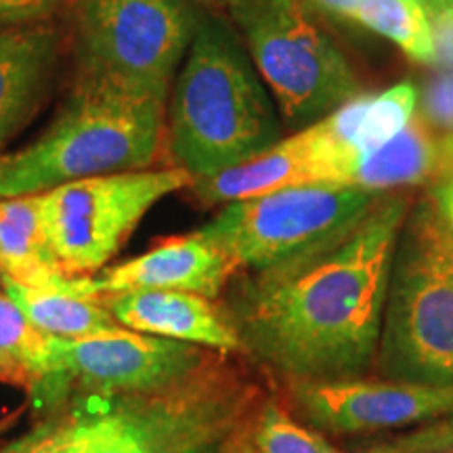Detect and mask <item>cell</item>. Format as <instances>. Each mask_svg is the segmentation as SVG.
Listing matches in <instances>:
<instances>
[{
    "label": "cell",
    "mask_w": 453,
    "mask_h": 453,
    "mask_svg": "<svg viewBox=\"0 0 453 453\" xmlns=\"http://www.w3.org/2000/svg\"><path fill=\"white\" fill-rule=\"evenodd\" d=\"M411 203L403 191L380 194L344 229L243 280L223 304L242 353L283 384L365 376Z\"/></svg>",
    "instance_id": "1"
},
{
    "label": "cell",
    "mask_w": 453,
    "mask_h": 453,
    "mask_svg": "<svg viewBox=\"0 0 453 453\" xmlns=\"http://www.w3.org/2000/svg\"><path fill=\"white\" fill-rule=\"evenodd\" d=\"M258 403L257 384L217 355L170 387L73 395L55 433L70 453H196L242 433Z\"/></svg>",
    "instance_id": "2"
},
{
    "label": "cell",
    "mask_w": 453,
    "mask_h": 453,
    "mask_svg": "<svg viewBox=\"0 0 453 453\" xmlns=\"http://www.w3.org/2000/svg\"><path fill=\"white\" fill-rule=\"evenodd\" d=\"M164 154L166 99L104 73L76 72L65 104L41 137L0 154V200L145 170Z\"/></svg>",
    "instance_id": "3"
},
{
    "label": "cell",
    "mask_w": 453,
    "mask_h": 453,
    "mask_svg": "<svg viewBox=\"0 0 453 453\" xmlns=\"http://www.w3.org/2000/svg\"><path fill=\"white\" fill-rule=\"evenodd\" d=\"M280 141V122L240 44L197 21L166 113V154L197 179L240 166Z\"/></svg>",
    "instance_id": "4"
},
{
    "label": "cell",
    "mask_w": 453,
    "mask_h": 453,
    "mask_svg": "<svg viewBox=\"0 0 453 453\" xmlns=\"http://www.w3.org/2000/svg\"><path fill=\"white\" fill-rule=\"evenodd\" d=\"M373 370L453 388V231L430 196L411 203L396 242Z\"/></svg>",
    "instance_id": "5"
},
{
    "label": "cell",
    "mask_w": 453,
    "mask_h": 453,
    "mask_svg": "<svg viewBox=\"0 0 453 453\" xmlns=\"http://www.w3.org/2000/svg\"><path fill=\"white\" fill-rule=\"evenodd\" d=\"M226 7L292 124L315 120L355 97L353 67L298 0H226Z\"/></svg>",
    "instance_id": "6"
},
{
    "label": "cell",
    "mask_w": 453,
    "mask_h": 453,
    "mask_svg": "<svg viewBox=\"0 0 453 453\" xmlns=\"http://www.w3.org/2000/svg\"><path fill=\"white\" fill-rule=\"evenodd\" d=\"M196 27L185 0H70L67 7L76 72L104 73L162 99Z\"/></svg>",
    "instance_id": "7"
},
{
    "label": "cell",
    "mask_w": 453,
    "mask_h": 453,
    "mask_svg": "<svg viewBox=\"0 0 453 453\" xmlns=\"http://www.w3.org/2000/svg\"><path fill=\"white\" fill-rule=\"evenodd\" d=\"M183 168H145L73 180L41 196L47 237L67 275H93L120 252L162 197L191 187Z\"/></svg>",
    "instance_id": "8"
},
{
    "label": "cell",
    "mask_w": 453,
    "mask_h": 453,
    "mask_svg": "<svg viewBox=\"0 0 453 453\" xmlns=\"http://www.w3.org/2000/svg\"><path fill=\"white\" fill-rule=\"evenodd\" d=\"M380 194L350 185H300L226 203L197 229L237 269L263 271L309 250L370 211Z\"/></svg>",
    "instance_id": "9"
},
{
    "label": "cell",
    "mask_w": 453,
    "mask_h": 453,
    "mask_svg": "<svg viewBox=\"0 0 453 453\" xmlns=\"http://www.w3.org/2000/svg\"><path fill=\"white\" fill-rule=\"evenodd\" d=\"M217 357L197 344L118 327L78 340L50 338L42 376L30 387L36 403L57 407L73 395L156 390L185 380Z\"/></svg>",
    "instance_id": "10"
},
{
    "label": "cell",
    "mask_w": 453,
    "mask_h": 453,
    "mask_svg": "<svg viewBox=\"0 0 453 453\" xmlns=\"http://www.w3.org/2000/svg\"><path fill=\"white\" fill-rule=\"evenodd\" d=\"M286 387L292 411L326 437L376 434L424 426L453 416V388L380 376L296 382Z\"/></svg>",
    "instance_id": "11"
},
{
    "label": "cell",
    "mask_w": 453,
    "mask_h": 453,
    "mask_svg": "<svg viewBox=\"0 0 453 453\" xmlns=\"http://www.w3.org/2000/svg\"><path fill=\"white\" fill-rule=\"evenodd\" d=\"M357 156L340 150L319 122L277 141L265 154L191 183L203 203H231L300 185H349Z\"/></svg>",
    "instance_id": "12"
},
{
    "label": "cell",
    "mask_w": 453,
    "mask_h": 453,
    "mask_svg": "<svg viewBox=\"0 0 453 453\" xmlns=\"http://www.w3.org/2000/svg\"><path fill=\"white\" fill-rule=\"evenodd\" d=\"M235 263L200 231L168 237L141 257L93 275H72L70 286L82 296H105L130 290H174L217 300Z\"/></svg>",
    "instance_id": "13"
},
{
    "label": "cell",
    "mask_w": 453,
    "mask_h": 453,
    "mask_svg": "<svg viewBox=\"0 0 453 453\" xmlns=\"http://www.w3.org/2000/svg\"><path fill=\"white\" fill-rule=\"evenodd\" d=\"M122 327L219 353H242V342L223 307L200 294L174 290H130L99 296Z\"/></svg>",
    "instance_id": "14"
},
{
    "label": "cell",
    "mask_w": 453,
    "mask_h": 453,
    "mask_svg": "<svg viewBox=\"0 0 453 453\" xmlns=\"http://www.w3.org/2000/svg\"><path fill=\"white\" fill-rule=\"evenodd\" d=\"M61 55L53 24L0 26V154L41 111Z\"/></svg>",
    "instance_id": "15"
},
{
    "label": "cell",
    "mask_w": 453,
    "mask_h": 453,
    "mask_svg": "<svg viewBox=\"0 0 453 453\" xmlns=\"http://www.w3.org/2000/svg\"><path fill=\"white\" fill-rule=\"evenodd\" d=\"M0 277L21 286H50L70 277L50 248L38 194L0 200Z\"/></svg>",
    "instance_id": "16"
},
{
    "label": "cell",
    "mask_w": 453,
    "mask_h": 453,
    "mask_svg": "<svg viewBox=\"0 0 453 453\" xmlns=\"http://www.w3.org/2000/svg\"><path fill=\"white\" fill-rule=\"evenodd\" d=\"M437 168L439 137L418 113L388 143L359 156L350 170L349 185L372 194H387L401 187L433 183Z\"/></svg>",
    "instance_id": "17"
},
{
    "label": "cell",
    "mask_w": 453,
    "mask_h": 453,
    "mask_svg": "<svg viewBox=\"0 0 453 453\" xmlns=\"http://www.w3.org/2000/svg\"><path fill=\"white\" fill-rule=\"evenodd\" d=\"M70 277L50 286H21L0 277V288L50 338L78 340L122 327L99 296H82L73 290Z\"/></svg>",
    "instance_id": "18"
},
{
    "label": "cell",
    "mask_w": 453,
    "mask_h": 453,
    "mask_svg": "<svg viewBox=\"0 0 453 453\" xmlns=\"http://www.w3.org/2000/svg\"><path fill=\"white\" fill-rule=\"evenodd\" d=\"M353 24L387 36L418 64L434 65L433 30L420 0H364Z\"/></svg>",
    "instance_id": "19"
},
{
    "label": "cell",
    "mask_w": 453,
    "mask_h": 453,
    "mask_svg": "<svg viewBox=\"0 0 453 453\" xmlns=\"http://www.w3.org/2000/svg\"><path fill=\"white\" fill-rule=\"evenodd\" d=\"M248 453H342L330 437L300 424L277 405L265 401L246 430Z\"/></svg>",
    "instance_id": "20"
},
{
    "label": "cell",
    "mask_w": 453,
    "mask_h": 453,
    "mask_svg": "<svg viewBox=\"0 0 453 453\" xmlns=\"http://www.w3.org/2000/svg\"><path fill=\"white\" fill-rule=\"evenodd\" d=\"M49 350L50 336L38 330L0 288V357L13 365L19 382L32 384L42 376Z\"/></svg>",
    "instance_id": "21"
},
{
    "label": "cell",
    "mask_w": 453,
    "mask_h": 453,
    "mask_svg": "<svg viewBox=\"0 0 453 453\" xmlns=\"http://www.w3.org/2000/svg\"><path fill=\"white\" fill-rule=\"evenodd\" d=\"M416 104L418 88L411 82H401L380 95H372L364 122H361L353 141L355 154H370V151L396 137L410 124L413 111H416Z\"/></svg>",
    "instance_id": "22"
},
{
    "label": "cell",
    "mask_w": 453,
    "mask_h": 453,
    "mask_svg": "<svg viewBox=\"0 0 453 453\" xmlns=\"http://www.w3.org/2000/svg\"><path fill=\"white\" fill-rule=\"evenodd\" d=\"M420 116L433 128L453 133V70H441L424 87Z\"/></svg>",
    "instance_id": "23"
},
{
    "label": "cell",
    "mask_w": 453,
    "mask_h": 453,
    "mask_svg": "<svg viewBox=\"0 0 453 453\" xmlns=\"http://www.w3.org/2000/svg\"><path fill=\"white\" fill-rule=\"evenodd\" d=\"M434 42V65L453 70V0H443L426 11Z\"/></svg>",
    "instance_id": "24"
},
{
    "label": "cell",
    "mask_w": 453,
    "mask_h": 453,
    "mask_svg": "<svg viewBox=\"0 0 453 453\" xmlns=\"http://www.w3.org/2000/svg\"><path fill=\"white\" fill-rule=\"evenodd\" d=\"M65 0H0V26L47 21Z\"/></svg>",
    "instance_id": "25"
},
{
    "label": "cell",
    "mask_w": 453,
    "mask_h": 453,
    "mask_svg": "<svg viewBox=\"0 0 453 453\" xmlns=\"http://www.w3.org/2000/svg\"><path fill=\"white\" fill-rule=\"evenodd\" d=\"M298 3L311 11H321V13L336 17V19L353 21L357 7L364 0H298Z\"/></svg>",
    "instance_id": "26"
},
{
    "label": "cell",
    "mask_w": 453,
    "mask_h": 453,
    "mask_svg": "<svg viewBox=\"0 0 453 453\" xmlns=\"http://www.w3.org/2000/svg\"><path fill=\"white\" fill-rule=\"evenodd\" d=\"M430 197H433L434 206L439 208L441 217L453 231V179H439L430 183Z\"/></svg>",
    "instance_id": "27"
},
{
    "label": "cell",
    "mask_w": 453,
    "mask_h": 453,
    "mask_svg": "<svg viewBox=\"0 0 453 453\" xmlns=\"http://www.w3.org/2000/svg\"><path fill=\"white\" fill-rule=\"evenodd\" d=\"M47 428H49V418L44 422L38 424V426H34L30 433L21 434L19 439H13V441H9V443L0 445V453H30L34 449V445L41 441V437Z\"/></svg>",
    "instance_id": "28"
},
{
    "label": "cell",
    "mask_w": 453,
    "mask_h": 453,
    "mask_svg": "<svg viewBox=\"0 0 453 453\" xmlns=\"http://www.w3.org/2000/svg\"><path fill=\"white\" fill-rule=\"evenodd\" d=\"M439 179H453V133L439 139V168L434 180Z\"/></svg>",
    "instance_id": "29"
},
{
    "label": "cell",
    "mask_w": 453,
    "mask_h": 453,
    "mask_svg": "<svg viewBox=\"0 0 453 453\" xmlns=\"http://www.w3.org/2000/svg\"><path fill=\"white\" fill-rule=\"evenodd\" d=\"M248 426H250V424H248ZM248 426L243 428L242 433H237L235 437L220 441V443H212V445L203 447V449L196 451V453H243V443H246Z\"/></svg>",
    "instance_id": "30"
},
{
    "label": "cell",
    "mask_w": 453,
    "mask_h": 453,
    "mask_svg": "<svg viewBox=\"0 0 453 453\" xmlns=\"http://www.w3.org/2000/svg\"><path fill=\"white\" fill-rule=\"evenodd\" d=\"M0 378H11V380L19 382V376H17L13 365H11L7 359H3V357H0Z\"/></svg>",
    "instance_id": "31"
},
{
    "label": "cell",
    "mask_w": 453,
    "mask_h": 453,
    "mask_svg": "<svg viewBox=\"0 0 453 453\" xmlns=\"http://www.w3.org/2000/svg\"><path fill=\"white\" fill-rule=\"evenodd\" d=\"M439 3H443V0H420V4L424 7V11H430V9H434L437 7Z\"/></svg>",
    "instance_id": "32"
},
{
    "label": "cell",
    "mask_w": 453,
    "mask_h": 453,
    "mask_svg": "<svg viewBox=\"0 0 453 453\" xmlns=\"http://www.w3.org/2000/svg\"><path fill=\"white\" fill-rule=\"evenodd\" d=\"M430 453H453V443L445 445V447H441V449H434V451H430Z\"/></svg>",
    "instance_id": "33"
},
{
    "label": "cell",
    "mask_w": 453,
    "mask_h": 453,
    "mask_svg": "<svg viewBox=\"0 0 453 453\" xmlns=\"http://www.w3.org/2000/svg\"><path fill=\"white\" fill-rule=\"evenodd\" d=\"M197 3H219V0H197Z\"/></svg>",
    "instance_id": "34"
},
{
    "label": "cell",
    "mask_w": 453,
    "mask_h": 453,
    "mask_svg": "<svg viewBox=\"0 0 453 453\" xmlns=\"http://www.w3.org/2000/svg\"><path fill=\"white\" fill-rule=\"evenodd\" d=\"M4 428H7V424H0V433H3Z\"/></svg>",
    "instance_id": "35"
},
{
    "label": "cell",
    "mask_w": 453,
    "mask_h": 453,
    "mask_svg": "<svg viewBox=\"0 0 453 453\" xmlns=\"http://www.w3.org/2000/svg\"><path fill=\"white\" fill-rule=\"evenodd\" d=\"M243 453H248V451H246V443H243Z\"/></svg>",
    "instance_id": "36"
}]
</instances>
